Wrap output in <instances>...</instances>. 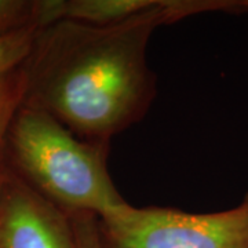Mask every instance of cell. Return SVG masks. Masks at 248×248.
<instances>
[{
	"label": "cell",
	"instance_id": "9c48e42d",
	"mask_svg": "<svg viewBox=\"0 0 248 248\" xmlns=\"http://www.w3.org/2000/svg\"><path fill=\"white\" fill-rule=\"evenodd\" d=\"M31 18V6L24 1H6L0 0V37L14 31L22 18Z\"/></svg>",
	"mask_w": 248,
	"mask_h": 248
},
{
	"label": "cell",
	"instance_id": "3957f363",
	"mask_svg": "<svg viewBox=\"0 0 248 248\" xmlns=\"http://www.w3.org/2000/svg\"><path fill=\"white\" fill-rule=\"evenodd\" d=\"M104 248H248V193L236 207L192 214L133 207L98 219Z\"/></svg>",
	"mask_w": 248,
	"mask_h": 248
},
{
	"label": "cell",
	"instance_id": "5b68a950",
	"mask_svg": "<svg viewBox=\"0 0 248 248\" xmlns=\"http://www.w3.org/2000/svg\"><path fill=\"white\" fill-rule=\"evenodd\" d=\"M160 0H45L33 3L37 29L60 21L112 25L156 7Z\"/></svg>",
	"mask_w": 248,
	"mask_h": 248
},
{
	"label": "cell",
	"instance_id": "8992f818",
	"mask_svg": "<svg viewBox=\"0 0 248 248\" xmlns=\"http://www.w3.org/2000/svg\"><path fill=\"white\" fill-rule=\"evenodd\" d=\"M37 28L28 27L0 37V78L28 60L35 45Z\"/></svg>",
	"mask_w": 248,
	"mask_h": 248
},
{
	"label": "cell",
	"instance_id": "30bf717a",
	"mask_svg": "<svg viewBox=\"0 0 248 248\" xmlns=\"http://www.w3.org/2000/svg\"><path fill=\"white\" fill-rule=\"evenodd\" d=\"M246 4H247V7H248V0H246Z\"/></svg>",
	"mask_w": 248,
	"mask_h": 248
},
{
	"label": "cell",
	"instance_id": "277c9868",
	"mask_svg": "<svg viewBox=\"0 0 248 248\" xmlns=\"http://www.w3.org/2000/svg\"><path fill=\"white\" fill-rule=\"evenodd\" d=\"M0 248H76L71 215L17 178L3 179Z\"/></svg>",
	"mask_w": 248,
	"mask_h": 248
},
{
	"label": "cell",
	"instance_id": "52a82bcc",
	"mask_svg": "<svg viewBox=\"0 0 248 248\" xmlns=\"http://www.w3.org/2000/svg\"><path fill=\"white\" fill-rule=\"evenodd\" d=\"M16 72L17 69L0 78V148L6 130L11 124L10 122H13L11 119L17 113L16 107L24 95V76L19 78ZM1 181L3 179H0V186Z\"/></svg>",
	"mask_w": 248,
	"mask_h": 248
},
{
	"label": "cell",
	"instance_id": "ba28073f",
	"mask_svg": "<svg viewBox=\"0 0 248 248\" xmlns=\"http://www.w3.org/2000/svg\"><path fill=\"white\" fill-rule=\"evenodd\" d=\"M76 248H104L98 231V218L91 214L71 215Z\"/></svg>",
	"mask_w": 248,
	"mask_h": 248
},
{
	"label": "cell",
	"instance_id": "7a4b0ae2",
	"mask_svg": "<svg viewBox=\"0 0 248 248\" xmlns=\"http://www.w3.org/2000/svg\"><path fill=\"white\" fill-rule=\"evenodd\" d=\"M9 138L25 184L63 213L105 219L130 205L108 170L109 142L83 140L50 113L28 105L13 117Z\"/></svg>",
	"mask_w": 248,
	"mask_h": 248
},
{
	"label": "cell",
	"instance_id": "6da1fadb",
	"mask_svg": "<svg viewBox=\"0 0 248 248\" xmlns=\"http://www.w3.org/2000/svg\"><path fill=\"white\" fill-rule=\"evenodd\" d=\"M208 11H248L246 0H160L112 25L60 21L40 28L24 76V105L42 109L78 137L110 142L143 119L156 95L148 65L153 32Z\"/></svg>",
	"mask_w": 248,
	"mask_h": 248
}]
</instances>
